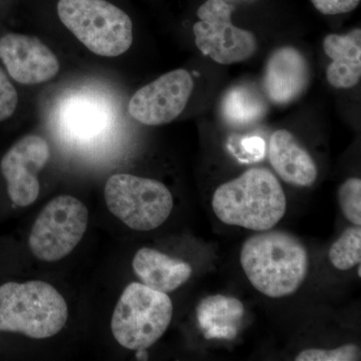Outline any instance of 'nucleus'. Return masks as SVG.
Wrapping results in <instances>:
<instances>
[{
  "label": "nucleus",
  "instance_id": "f257e3e1",
  "mask_svg": "<svg viewBox=\"0 0 361 361\" xmlns=\"http://www.w3.org/2000/svg\"><path fill=\"white\" fill-rule=\"evenodd\" d=\"M240 262L252 286L271 298L295 293L310 269L302 242L281 230L252 235L242 246Z\"/></svg>",
  "mask_w": 361,
  "mask_h": 361
},
{
  "label": "nucleus",
  "instance_id": "f03ea898",
  "mask_svg": "<svg viewBox=\"0 0 361 361\" xmlns=\"http://www.w3.org/2000/svg\"><path fill=\"white\" fill-rule=\"evenodd\" d=\"M212 208L224 224L261 232L273 229L284 217L287 202L275 175L267 169L254 168L218 187Z\"/></svg>",
  "mask_w": 361,
  "mask_h": 361
},
{
  "label": "nucleus",
  "instance_id": "7ed1b4c3",
  "mask_svg": "<svg viewBox=\"0 0 361 361\" xmlns=\"http://www.w3.org/2000/svg\"><path fill=\"white\" fill-rule=\"evenodd\" d=\"M68 315L65 298L47 282H8L0 286V331L49 338L65 327Z\"/></svg>",
  "mask_w": 361,
  "mask_h": 361
},
{
  "label": "nucleus",
  "instance_id": "20e7f679",
  "mask_svg": "<svg viewBox=\"0 0 361 361\" xmlns=\"http://www.w3.org/2000/svg\"><path fill=\"white\" fill-rule=\"evenodd\" d=\"M56 11L63 25L97 56L116 58L133 44L130 16L108 0H59Z\"/></svg>",
  "mask_w": 361,
  "mask_h": 361
},
{
  "label": "nucleus",
  "instance_id": "39448f33",
  "mask_svg": "<svg viewBox=\"0 0 361 361\" xmlns=\"http://www.w3.org/2000/svg\"><path fill=\"white\" fill-rule=\"evenodd\" d=\"M172 317L173 303L167 293L133 282L116 304L111 332L123 348L147 349L164 336Z\"/></svg>",
  "mask_w": 361,
  "mask_h": 361
},
{
  "label": "nucleus",
  "instance_id": "423d86ee",
  "mask_svg": "<svg viewBox=\"0 0 361 361\" xmlns=\"http://www.w3.org/2000/svg\"><path fill=\"white\" fill-rule=\"evenodd\" d=\"M104 199L111 213L137 231L160 227L174 206L163 183L130 174L111 176L104 187Z\"/></svg>",
  "mask_w": 361,
  "mask_h": 361
},
{
  "label": "nucleus",
  "instance_id": "0eeeda50",
  "mask_svg": "<svg viewBox=\"0 0 361 361\" xmlns=\"http://www.w3.org/2000/svg\"><path fill=\"white\" fill-rule=\"evenodd\" d=\"M89 211L70 195L49 202L32 226L30 247L35 257L54 262L68 256L84 237Z\"/></svg>",
  "mask_w": 361,
  "mask_h": 361
},
{
  "label": "nucleus",
  "instance_id": "6e6552de",
  "mask_svg": "<svg viewBox=\"0 0 361 361\" xmlns=\"http://www.w3.org/2000/svg\"><path fill=\"white\" fill-rule=\"evenodd\" d=\"M234 6L224 0H207L197 11L195 42L204 56L220 65H233L250 59L257 49L253 32L232 23Z\"/></svg>",
  "mask_w": 361,
  "mask_h": 361
},
{
  "label": "nucleus",
  "instance_id": "1a4fd4ad",
  "mask_svg": "<svg viewBox=\"0 0 361 361\" xmlns=\"http://www.w3.org/2000/svg\"><path fill=\"white\" fill-rule=\"evenodd\" d=\"M193 89L190 73L180 68L170 71L135 92L130 99V115L146 126L173 122L186 108Z\"/></svg>",
  "mask_w": 361,
  "mask_h": 361
},
{
  "label": "nucleus",
  "instance_id": "9d476101",
  "mask_svg": "<svg viewBox=\"0 0 361 361\" xmlns=\"http://www.w3.org/2000/svg\"><path fill=\"white\" fill-rule=\"evenodd\" d=\"M51 157L49 142L37 135H28L16 142L0 163L7 193L16 205L26 207L39 195V171Z\"/></svg>",
  "mask_w": 361,
  "mask_h": 361
},
{
  "label": "nucleus",
  "instance_id": "9b49d317",
  "mask_svg": "<svg viewBox=\"0 0 361 361\" xmlns=\"http://www.w3.org/2000/svg\"><path fill=\"white\" fill-rule=\"evenodd\" d=\"M0 59L7 73L21 85H39L52 80L59 71V61L39 39L8 33L0 39Z\"/></svg>",
  "mask_w": 361,
  "mask_h": 361
},
{
  "label": "nucleus",
  "instance_id": "f8f14e48",
  "mask_svg": "<svg viewBox=\"0 0 361 361\" xmlns=\"http://www.w3.org/2000/svg\"><path fill=\"white\" fill-rule=\"evenodd\" d=\"M56 120L68 139L89 142L110 130L115 122V110L106 97L78 90L61 99Z\"/></svg>",
  "mask_w": 361,
  "mask_h": 361
},
{
  "label": "nucleus",
  "instance_id": "ddd939ff",
  "mask_svg": "<svg viewBox=\"0 0 361 361\" xmlns=\"http://www.w3.org/2000/svg\"><path fill=\"white\" fill-rule=\"evenodd\" d=\"M310 65L298 49L283 47L266 63L263 87L273 104L286 106L299 99L310 85Z\"/></svg>",
  "mask_w": 361,
  "mask_h": 361
},
{
  "label": "nucleus",
  "instance_id": "4468645a",
  "mask_svg": "<svg viewBox=\"0 0 361 361\" xmlns=\"http://www.w3.org/2000/svg\"><path fill=\"white\" fill-rule=\"evenodd\" d=\"M269 161L284 182L298 187H310L317 179L318 171L310 154L286 130L271 135Z\"/></svg>",
  "mask_w": 361,
  "mask_h": 361
},
{
  "label": "nucleus",
  "instance_id": "2eb2a0df",
  "mask_svg": "<svg viewBox=\"0 0 361 361\" xmlns=\"http://www.w3.org/2000/svg\"><path fill=\"white\" fill-rule=\"evenodd\" d=\"M133 269L142 284L164 293L174 291L186 283L193 272L186 261L147 247L135 253Z\"/></svg>",
  "mask_w": 361,
  "mask_h": 361
},
{
  "label": "nucleus",
  "instance_id": "dca6fc26",
  "mask_svg": "<svg viewBox=\"0 0 361 361\" xmlns=\"http://www.w3.org/2000/svg\"><path fill=\"white\" fill-rule=\"evenodd\" d=\"M325 54L331 59L326 78L336 89H350L361 78V30L346 35H329L323 42Z\"/></svg>",
  "mask_w": 361,
  "mask_h": 361
},
{
  "label": "nucleus",
  "instance_id": "f3484780",
  "mask_svg": "<svg viewBox=\"0 0 361 361\" xmlns=\"http://www.w3.org/2000/svg\"><path fill=\"white\" fill-rule=\"evenodd\" d=\"M196 313L206 338L233 339L238 334L245 308L234 297L212 295L198 304Z\"/></svg>",
  "mask_w": 361,
  "mask_h": 361
},
{
  "label": "nucleus",
  "instance_id": "a211bd4d",
  "mask_svg": "<svg viewBox=\"0 0 361 361\" xmlns=\"http://www.w3.org/2000/svg\"><path fill=\"white\" fill-rule=\"evenodd\" d=\"M266 104L255 90L238 85L228 90L221 103V113L230 125L247 126L265 115Z\"/></svg>",
  "mask_w": 361,
  "mask_h": 361
},
{
  "label": "nucleus",
  "instance_id": "6ab92c4d",
  "mask_svg": "<svg viewBox=\"0 0 361 361\" xmlns=\"http://www.w3.org/2000/svg\"><path fill=\"white\" fill-rule=\"evenodd\" d=\"M329 259L336 269L346 271L360 264L361 261L360 226L348 228L332 244Z\"/></svg>",
  "mask_w": 361,
  "mask_h": 361
},
{
  "label": "nucleus",
  "instance_id": "aec40b11",
  "mask_svg": "<svg viewBox=\"0 0 361 361\" xmlns=\"http://www.w3.org/2000/svg\"><path fill=\"white\" fill-rule=\"evenodd\" d=\"M339 205L346 219L353 225H361V180L350 178L338 190Z\"/></svg>",
  "mask_w": 361,
  "mask_h": 361
},
{
  "label": "nucleus",
  "instance_id": "412c9836",
  "mask_svg": "<svg viewBox=\"0 0 361 361\" xmlns=\"http://www.w3.org/2000/svg\"><path fill=\"white\" fill-rule=\"evenodd\" d=\"M360 349L355 344H346L336 349H305L296 356V361L360 360Z\"/></svg>",
  "mask_w": 361,
  "mask_h": 361
},
{
  "label": "nucleus",
  "instance_id": "4be33fe9",
  "mask_svg": "<svg viewBox=\"0 0 361 361\" xmlns=\"http://www.w3.org/2000/svg\"><path fill=\"white\" fill-rule=\"evenodd\" d=\"M18 104V92L6 73L0 68V122L13 115Z\"/></svg>",
  "mask_w": 361,
  "mask_h": 361
},
{
  "label": "nucleus",
  "instance_id": "5701e85b",
  "mask_svg": "<svg viewBox=\"0 0 361 361\" xmlns=\"http://www.w3.org/2000/svg\"><path fill=\"white\" fill-rule=\"evenodd\" d=\"M319 13L325 16L348 13L360 6V0H311Z\"/></svg>",
  "mask_w": 361,
  "mask_h": 361
},
{
  "label": "nucleus",
  "instance_id": "b1692460",
  "mask_svg": "<svg viewBox=\"0 0 361 361\" xmlns=\"http://www.w3.org/2000/svg\"><path fill=\"white\" fill-rule=\"evenodd\" d=\"M240 154L244 161H256L264 155L265 142L258 137H243L240 140Z\"/></svg>",
  "mask_w": 361,
  "mask_h": 361
},
{
  "label": "nucleus",
  "instance_id": "393cba45",
  "mask_svg": "<svg viewBox=\"0 0 361 361\" xmlns=\"http://www.w3.org/2000/svg\"><path fill=\"white\" fill-rule=\"evenodd\" d=\"M357 274H358V277H361V267H360V264H358V268H357Z\"/></svg>",
  "mask_w": 361,
  "mask_h": 361
}]
</instances>
